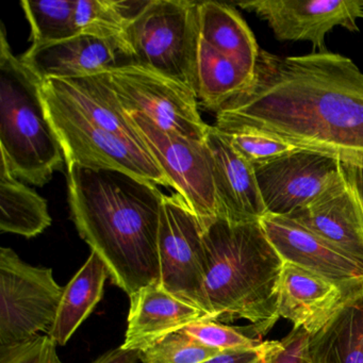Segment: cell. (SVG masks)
Here are the masks:
<instances>
[{
    "label": "cell",
    "instance_id": "cell-3",
    "mask_svg": "<svg viewBox=\"0 0 363 363\" xmlns=\"http://www.w3.org/2000/svg\"><path fill=\"white\" fill-rule=\"evenodd\" d=\"M206 294L214 320H245L261 337L279 320L278 286L284 262L260 220L218 218L203 227Z\"/></svg>",
    "mask_w": 363,
    "mask_h": 363
},
{
    "label": "cell",
    "instance_id": "cell-33",
    "mask_svg": "<svg viewBox=\"0 0 363 363\" xmlns=\"http://www.w3.org/2000/svg\"><path fill=\"white\" fill-rule=\"evenodd\" d=\"M140 358V350L118 347L105 352L91 363H137Z\"/></svg>",
    "mask_w": 363,
    "mask_h": 363
},
{
    "label": "cell",
    "instance_id": "cell-9",
    "mask_svg": "<svg viewBox=\"0 0 363 363\" xmlns=\"http://www.w3.org/2000/svg\"><path fill=\"white\" fill-rule=\"evenodd\" d=\"M128 116L172 188L184 197L203 227L218 218L212 157L205 140L164 130L144 114Z\"/></svg>",
    "mask_w": 363,
    "mask_h": 363
},
{
    "label": "cell",
    "instance_id": "cell-18",
    "mask_svg": "<svg viewBox=\"0 0 363 363\" xmlns=\"http://www.w3.org/2000/svg\"><path fill=\"white\" fill-rule=\"evenodd\" d=\"M347 293L313 272L284 263L278 286V314L311 335L324 326Z\"/></svg>",
    "mask_w": 363,
    "mask_h": 363
},
{
    "label": "cell",
    "instance_id": "cell-20",
    "mask_svg": "<svg viewBox=\"0 0 363 363\" xmlns=\"http://www.w3.org/2000/svg\"><path fill=\"white\" fill-rule=\"evenodd\" d=\"M309 354L312 363H363V284L350 291L310 335Z\"/></svg>",
    "mask_w": 363,
    "mask_h": 363
},
{
    "label": "cell",
    "instance_id": "cell-29",
    "mask_svg": "<svg viewBox=\"0 0 363 363\" xmlns=\"http://www.w3.org/2000/svg\"><path fill=\"white\" fill-rule=\"evenodd\" d=\"M226 135L233 147L252 165L269 162L297 150L278 138L259 131H237Z\"/></svg>",
    "mask_w": 363,
    "mask_h": 363
},
{
    "label": "cell",
    "instance_id": "cell-12",
    "mask_svg": "<svg viewBox=\"0 0 363 363\" xmlns=\"http://www.w3.org/2000/svg\"><path fill=\"white\" fill-rule=\"evenodd\" d=\"M254 167L267 213L278 216L307 205L341 176V163L303 150Z\"/></svg>",
    "mask_w": 363,
    "mask_h": 363
},
{
    "label": "cell",
    "instance_id": "cell-16",
    "mask_svg": "<svg viewBox=\"0 0 363 363\" xmlns=\"http://www.w3.org/2000/svg\"><path fill=\"white\" fill-rule=\"evenodd\" d=\"M286 218L303 225L363 265V209L342 172L322 194Z\"/></svg>",
    "mask_w": 363,
    "mask_h": 363
},
{
    "label": "cell",
    "instance_id": "cell-30",
    "mask_svg": "<svg viewBox=\"0 0 363 363\" xmlns=\"http://www.w3.org/2000/svg\"><path fill=\"white\" fill-rule=\"evenodd\" d=\"M309 339L305 329L293 328L280 341L263 342V358L267 363H312Z\"/></svg>",
    "mask_w": 363,
    "mask_h": 363
},
{
    "label": "cell",
    "instance_id": "cell-25",
    "mask_svg": "<svg viewBox=\"0 0 363 363\" xmlns=\"http://www.w3.org/2000/svg\"><path fill=\"white\" fill-rule=\"evenodd\" d=\"M147 3L148 0H75L76 30L78 35L124 41L125 29Z\"/></svg>",
    "mask_w": 363,
    "mask_h": 363
},
{
    "label": "cell",
    "instance_id": "cell-32",
    "mask_svg": "<svg viewBox=\"0 0 363 363\" xmlns=\"http://www.w3.org/2000/svg\"><path fill=\"white\" fill-rule=\"evenodd\" d=\"M263 354V343L250 350H227L203 363H257Z\"/></svg>",
    "mask_w": 363,
    "mask_h": 363
},
{
    "label": "cell",
    "instance_id": "cell-24",
    "mask_svg": "<svg viewBox=\"0 0 363 363\" xmlns=\"http://www.w3.org/2000/svg\"><path fill=\"white\" fill-rule=\"evenodd\" d=\"M254 71L206 44L199 39L196 65V96L201 105L216 112L223 105L247 88Z\"/></svg>",
    "mask_w": 363,
    "mask_h": 363
},
{
    "label": "cell",
    "instance_id": "cell-11",
    "mask_svg": "<svg viewBox=\"0 0 363 363\" xmlns=\"http://www.w3.org/2000/svg\"><path fill=\"white\" fill-rule=\"evenodd\" d=\"M235 6L267 22L278 41L309 42L318 52H327L333 29L357 33L363 18V0H256Z\"/></svg>",
    "mask_w": 363,
    "mask_h": 363
},
{
    "label": "cell",
    "instance_id": "cell-8",
    "mask_svg": "<svg viewBox=\"0 0 363 363\" xmlns=\"http://www.w3.org/2000/svg\"><path fill=\"white\" fill-rule=\"evenodd\" d=\"M159 260L161 286L210 316L206 294L203 227L178 193L163 195Z\"/></svg>",
    "mask_w": 363,
    "mask_h": 363
},
{
    "label": "cell",
    "instance_id": "cell-4",
    "mask_svg": "<svg viewBox=\"0 0 363 363\" xmlns=\"http://www.w3.org/2000/svg\"><path fill=\"white\" fill-rule=\"evenodd\" d=\"M43 79L14 56L4 25L0 30L1 161L22 182L42 186L61 171L65 158L46 112Z\"/></svg>",
    "mask_w": 363,
    "mask_h": 363
},
{
    "label": "cell",
    "instance_id": "cell-19",
    "mask_svg": "<svg viewBox=\"0 0 363 363\" xmlns=\"http://www.w3.org/2000/svg\"><path fill=\"white\" fill-rule=\"evenodd\" d=\"M44 82L95 124L145 146L116 96L108 72L71 79L52 78L44 80Z\"/></svg>",
    "mask_w": 363,
    "mask_h": 363
},
{
    "label": "cell",
    "instance_id": "cell-26",
    "mask_svg": "<svg viewBox=\"0 0 363 363\" xmlns=\"http://www.w3.org/2000/svg\"><path fill=\"white\" fill-rule=\"evenodd\" d=\"M21 6L30 25L31 46L56 43L78 35L74 23L75 0H24Z\"/></svg>",
    "mask_w": 363,
    "mask_h": 363
},
{
    "label": "cell",
    "instance_id": "cell-31",
    "mask_svg": "<svg viewBox=\"0 0 363 363\" xmlns=\"http://www.w3.org/2000/svg\"><path fill=\"white\" fill-rule=\"evenodd\" d=\"M0 363H63L48 335L12 346H0Z\"/></svg>",
    "mask_w": 363,
    "mask_h": 363
},
{
    "label": "cell",
    "instance_id": "cell-21",
    "mask_svg": "<svg viewBox=\"0 0 363 363\" xmlns=\"http://www.w3.org/2000/svg\"><path fill=\"white\" fill-rule=\"evenodd\" d=\"M108 277L105 263L96 252H91L86 262L63 291L56 322L48 335L57 345L65 346L92 313L103 298Z\"/></svg>",
    "mask_w": 363,
    "mask_h": 363
},
{
    "label": "cell",
    "instance_id": "cell-22",
    "mask_svg": "<svg viewBox=\"0 0 363 363\" xmlns=\"http://www.w3.org/2000/svg\"><path fill=\"white\" fill-rule=\"evenodd\" d=\"M199 39L255 71L260 48L239 12L226 4L199 3Z\"/></svg>",
    "mask_w": 363,
    "mask_h": 363
},
{
    "label": "cell",
    "instance_id": "cell-10",
    "mask_svg": "<svg viewBox=\"0 0 363 363\" xmlns=\"http://www.w3.org/2000/svg\"><path fill=\"white\" fill-rule=\"evenodd\" d=\"M108 74L126 112L144 114L164 130L205 140L209 125L201 118L199 99L190 88L155 69L133 63Z\"/></svg>",
    "mask_w": 363,
    "mask_h": 363
},
{
    "label": "cell",
    "instance_id": "cell-17",
    "mask_svg": "<svg viewBox=\"0 0 363 363\" xmlns=\"http://www.w3.org/2000/svg\"><path fill=\"white\" fill-rule=\"evenodd\" d=\"M129 297L130 310L123 350H144L192 323L211 320L203 310L167 292L160 284L144 286Z\"/></svg>",
    "mask_w": 363,
    "mask_h": 363
},
{
    "label": "cell",
    "instance_id": "cell-34",
    "mask_svg": "<svg viewBox=\"0 0 363 363\" xmlns=\"http://www.w3.org/2000/svg\"><path fill=\"white\" fill-rule=\"evenodd\" d=\"M341 172L348 184L354 189L363 209V169L352 165L341 164Z\"/></svg>",
    "mask_w": 363,
    "mask_h": 363
},
{
    "label": "cell",
    "instance_id": "cell-6",
    "mask_svg": "<svg viewBox=\"0 0 363 363\" xmlns=\"http://www.w3.org/2000/svg\"><path fill=\"white\" fill-rule=\"evenodd\" d=\"M42 95L67 165L118 169L145 182L172 188L171 182L145 146L95 124L44 82Z\"/></svg>",
    "mask_w": 363,
    "mask_h": 363
},
{
    "label": "cell",
    "instance_id": "cell-27",
    "mask_svg": "<svg viewBox=\"0 0 363 363\" xmlns=\"http://www.w3.org/2000/svg\"><path fill=\"white\" fill-rule=\"evenodd\" d=\"M222 352L178 330L140 350V360L143 363H203Z\"/></svg>",
    "mask_w": 363,
    "mask_h": 363
},
{
    "label": "cell",
    "instance_id": "cell-5",
    "mask_svg": "<svg viewBox=\"0 0 363 363\" xmlns=\"http://www.w3.org/2000/svg\"><path fill=\"white\" fill-rule=\"evenodd\" d=\"M124 41L133 65L155 69L196 94L199 3L148 0L125 29Z\"/></svg>",
    "mask_w": 363,
    "mask_h": 363
},
{
    "label": "cell",
    "instance_id": "cell-7",
    "mask_svg": "<svg viewBox=\"0 0 363 363\" xmlns=\"http://www.w3.org/2000/svg\"><path fill=\"white\" fill-rule=\"evenodd\" d=\"M65 288L52 269L33 267L13 250H0V346L50 335Z\"/></svg>",
    "mask_w": 363,
    "mask_h": 363
},
{
    "label": "cell",
    "instance_id": "cell-2",
    "mask_svg": "<svg viewBox=\"0 0 363 363\" xmlns=\"http://www.w3.org/2000/svg\"><path fill=\"white\" fill-rule=\"evenodd\" d=\"M67 167L71 218L109 277L129 296L160 284L159 228L163 193L118 169Z\"/></svg>",
    "mask_w": 363,
    "mask_h": 363
},
{
    "label": "cell",
    "instance_id": "cell-14",
    "mask_svg": "<svg viewBox=\"0 0 363 363\" xmlns=\"http://www.w3.org/2000/svg\"><path fill=\"white\" fill-rule=\"evenodd\" d=\"M21 59L43 80L96 75L131 63L124 41L86 35L30 46Z\"/></svg>",
    "mask_w": 363,
    "mask_h": 363
},
{
    "label": "cell",
    "instance_id": "cell-35",
    "mask_svg": "<svg viewBox=\"0 0 363 363\" xmlns=\"http://www.w3.org/2000/svg\"><path fill=\"white\" fill-rule=\"evenodd\" d=\"M257 363H267V361H265V359L263 358V354H262V357H261L260 360H259L258 362H257Z\"/></svg>",
    "mask_w": 363,
    "mask_h": 363
},
{
    "label": "cell",
    "instance_id": "cell-28",
    "mask_svg": "<svg viewBox=\"0 0 363 363\" xmlns=\"http://www.w3.org/2000/svg\"><path fill=\"white\" fill-rule=\"evenodd\" d=\"M182 330L194 337L199 343L220 352L250 350L258 347L263 343L258 337H252L243 333L242 329L227 326L214 320L192 323Z\"/></svg>",
    "mask_w": 363,
    "mask_h": 363
},
{
    "label": "cell",
    "instance_id": "cell-15",
    "mask_svg": "<svg viewBox=\"0 0 363 363\" xmlns=\"http://www.w3.org/2000/svg\"><path fill=\"white\" fill-rule=\"evenodd\" d=\"M211 152L218 218L231 223L260 220L267 211L255 167L231 145L226 133L209 126L205 138Z\"/></svg>",
    "mask_w": 363,
    "mask_h": 363
},
{
    "label": "cell",
    "instance_id": "cell-1",
    "mask_svg": "<svg viewBox=\"0 0 363 363\" xmlns=\"http://www.w3.org/2000/svg\"><path fill=\"white\" fill-rule=\"evenodd\" d=\"M216 118L222 133L259 131L363 169V73L342 55L260 50L250 86Z\"/></svg>",
    "mask_w": 363,
    "mask_h": 363
},
{
    "label": "cell",
    "instance_id": "cell-13",
    "mask_svg": "<svg viewBox=\"0 0 363 363\" xmlns=\"http://www.w3.org/2000/svg\"><path fill=\"white\" fill-rule=\"evenodd\" d=\"M261 226L284 263L313 272L346 292L363 284V265L286 216L267 213Z\"/></svg>",
    "mask_w": 363,
    "mask_h": 363
},
{
    "label": "cell",
    "instance_id": "cell-23",
    "mask_svg": "<svg viewBox=\"0 0 363 363\" xmlns=\"http://www.w3.org/2000/svg\"><path fill=\"white\" fill-rule=\"evenodd\" d=\"M48 201L23 184L1 161L0 230L25 238L41 235L52 225Z\"/></svg>",
    "mask_w": 363,
    "mask_h": 363
}]
</instances>
